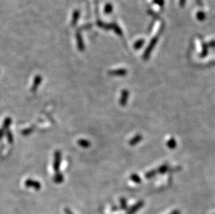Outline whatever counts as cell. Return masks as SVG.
I'll list each match as a JSON object with an SVG mask.
<instances>
[{
	"instance_id": "obj_1",
	"label": "cell",
	"mask_w": 215,
	"mask_h": 214,
	"mask_svg": "<svg viewBox=\"0 0 215 214\" xmlns=\"http://www.w3.org/2000/svg\"><path fill=\"white\" fill-rule=\"evenodd\" d=\"M157 41H158V37L155 36L151 40V41L150 42L148 46L147 47L146 50H145V52L143 55V59L144 61H147L149 58L150 54H151L152 51L153 50V49H154L156 44H157Z\"/></svg>"
},
{
	"instance_id": "obj_2",
	"label": "cell",
	"mask_w": 215,
	"mask_h": 214,
	"mask_svg": "<svg viewBox=\"0 0 215 214\" xmlns=\"http://www.w3.org/2000/svg\"><path fill=\"white\" fill-rule=\"evenodd\" d=\"M129 95H130V93H129L128 90H123L119 100V103L120 105L124 106L127 104L128 100L129 99Z\"/></svg>"
},
{
	"instance_id": "obj_3",
	"label": "cell",
	"mask_w": 215,
	"mask_h": 214,
	"mask_svg": "<svg viewBox=\"0 0 215 214\" xmlns=\"http://www.w3.org/2000/svg\"><path fill=\"white\" fill-rule=\"evenodd\" d=\"M143 206H144V202L139 201L138 202H136L135 204L132 206V207L128 210L127 214H134L136 211H138L139 209H140Z\"/></svg>"
},
{
	"instance_id": "obj_4",
	"label": "cell",
	"mask_w": 215,
	"mask_h": 214,
	"mask_svg": "<svg viewBox=\"0 0 215 214\" xmlns=\"http://www.w3.org/2000/svg\"><path fill=\"white\" fill-rule=\"evenodd\" d=\"M128 73V71L125 69H114V70H111L109 72V75L112 76H116V77H123L125 76L126 74Z\"/></svg>"
},
{
	"instance_id": "obj_5",
	"label": "cell",
	"mask_w": 215,
	"mask_h": 214,
	"mask_svg": "<svg viewBox=\"0 0 215 214\" xmlns=\"http://www.w3.org/2000/svg\"><path fill=\"white\" fill-rule=\"evenodd\" d=\"M142 138H143V137H142V136L141 134L136 135L135 136H134V137L130 139V142H129V144H130L131 146H134V145H137L138 143H140L141 141L142 140Z\"/></svg>"
},
{
	"instance_id": "obj_6",
	"label": "cell",
	"mask_w": 215,
	"mask_h": 214,
	"mask_svg": "<svg viewBox=\"0 0 215 214\" xmlns=\"http://www.w3.org/2000/svg\"><path fill=\"white\" fill-rule=\"evenodd\" d=\"M169 170V166L168 164H164L162 165H161V166L158 168L157 170V172L160 174H164L166 173L167 171Z\"/></svg>"
},
{
	"instance_id": "obj_7",
	"label": "cell",
	"mask_w": 215,
	"mask_h": 214,
	"mask_svg": "<svg viewBox=\"0 0 215 214\" xmlns=\"http://www.w3.org/2000/svg\"><path fill=\"white\" fill-rule=\"evenodd\" d=\"M176 145H177L176 141L173 138L169 139L168 141L167 142V146H168V148L169 149H175V148H176Z\"/></svg>"
},
{
	"instance_id": "obj_8",
	"label": "cell",
	"mask_w": 215,
	"mask_h": 214,
	"mask_svg": "<svg viewBox=\"0 0 215 214\" xmlns=\"http://www.w3.org/2000/svg\"><path fill=\"white\" fill-rule=\"evenodd\" d=\"M130 180L132 181H134V182L137 183V184H139V183L141 182V177L137 175V174H135V173L132 174L131 176H130Z\"/></svg>"
},
{
	"instance_id": "obj_9",
	"label": "cell",
	"mask_w": 215,
	"mask_h": 214,
	"mask_svg": "<svg viewBox=\"0 0 215 214\" xmlns=\"http://www.w3.org/2000/svg\"><path fill=\"white\" fill-rule=\"evenodd\" d=\"M144 39H140V40H138L137 41H136L135 43H134V49L135 50H139L140 48H141V47L143 46L144 44Z\"/></svg>"
},
{
	"instance_id": "obj_10",
	"label": "cell",
	"mask_w": 215,
	"mask_h": 214,
	"mask_svg": "<svg viewBox=\"0 0 215 214\" xmlns=\"http://www.w3.org/2000/svg\"><path fill=\"white\" fill-rule=\"evenodd\" d=\"M157 170H150L149 172H146L145 176H146L147 179H151L152 177H154V176L156 175V174H157Z\"/></svg>"
},
{
	"instance_id": "obj_11",
	"label": "cell",
	"mask_w": 215,
	"mask_h": 214,
	"mask_svg": "<svg viewBox=\"0 0 215 214\" xmlns=\"http://www.w3.org/2000/svg\"><path fill=\"white\" fill-rule=\"evenodd\" d=\"M112 29H114V31L119 36H122V30L120 29V28L116 24H112Z\"/></svg>"
},
{
	"instance_id": "obj_12",
	"label": "cell",
	"mask_w": 215,
	"mask_h": 214,
	"mask_svg": "<svg viewBox=\"0 0 215 214\" xmlns=\"http://www.w3.org/2000/svg\"><path fill=\"white\" fill-rule=\"evenodd\" d=\"M208 45L207 44H203V50H202V52L201 54V57H205V56L208 54Z\"/></svg>"
},
{
	"instance_id": "obj_13",
	"label": "cell",
	"mask_w": 215,
	"mask_h": 214,
	"mask_svg": "<svg viewBox=\"0 0 215 214\" xmlns=\"http://www.w3.org/2000/svg\"><path fill=\"white\" fill-rule=\"evenodd\" d=\"M120 208L123 210H125L128 208V204L127 202H126V200L125 198H121L120 200Z\"/></svg>"
},
{
	"instance_id": "obj_14",
	"label": "cell",
	"mask_w": 215,
	"mask_h": 214,
	"mask_svg": "<svg viewBox=\"0 0 215 214\" xmlns=\"http://www.w3.org/2000/svg\"><path fill=\"white\" fill-rule=\"evenodd\" d=\"M197 18L199 21H203L205 18V14L203 11H198L197 14Z\"/></svg>"
},
{
	"instance_id": "obj_15",
	"label": "cell",
	"mask_w": 215,
	"mask_h": 214,
	"mask_svg": "<svg viewBox=\"0 0 215 214\" xmlns=\"http://www.w3.org/2000/svg\"><path fill=\"white\" fill-rule=\"evenodd\" d=\"M113 10V6L112 4H108L106 5L105 8H104V12H105L107 14H109V13H111Z\"/></svg>"
},
{
	"instance_id": "obj_16",
	"label": "cell",
	"mask_w": 215,
	"mask_h": 214,
	"mask_svg": "<svg viewBox=\"0 0 215 214\" xmlns=\"http://www.w3.org/2000/svg\"><path fill=\"white\" fill-rule=\"evenodd\" d=\"M153 3L159 5L160 6H163L164 4V0H153Z\"/></svg>"
},
{
	"instance_id": "obj_17",
	"label": "cell",
	"mask_w": 215,
	"mask_h": 214,
	"mask_svg": "<svg viewBox=\"0 0 215 214\" xmlns=\"http://www.w3.org/2000/svg\"><path fill=\"white\" fill-rule=\"evenodd\" d=\"M185 3H186V0H180V6H184Z\"/></svg>"
},
{
	"instance_id": "obj_18",
	"label": "cell",
	"mask_w": 215,
	"mask_h": 214,
	"mask_svg": "<svg viewBox=\"0 0 215 214\" xmlns=\"http://www.w3.org/2000/svg\"><path fill=\"white\" fill-rule=\"evenodd\" d=\"M208 45V46H209V47H215V41H211Z\"/></svg>"
},
{
	"instance_id": "obj_19",
	"label": "cell",
	"mask_w": 215,
	"mask_h": 214,
	"mask_svg": "<svg viewBox=\"0 0 215 214\" xmlns=\"http://www.w3.org/2000/svg\"><path fill=\"white\" fill-rule=\"evenodd\" d=\"M169 214H181V211L179 210H175L173 211H172V212Z\"/></svg>"
}]
</instances>
